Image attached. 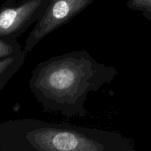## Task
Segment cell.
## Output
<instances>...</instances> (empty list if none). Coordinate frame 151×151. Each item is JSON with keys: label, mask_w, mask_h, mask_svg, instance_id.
<instances>
[{"label": "cell", "mask_w": 151, "mask_h": 151, "mask_svg": "<svg viewBox=\"0 0 151 151\" xmlns=\"http://www.w3.org/2000/svg\"><path fill=\"white\" fill-rule=\"evenodd\" d=\"M119 74L85 50H74L40 62L32 72L30 91L46 111L66 117L87 115L86 101Z\"/></svg>", "instance_id": "1"}, {"label": "cell", "mask_w": 151, "mask_h": 151, "mask_svg": "<svg viewBox=\"0 0 151 151\" xmlns=\"http://www.w3.org/2000/svg\"><path fill=\"white\" fill-rule=\"evenodd\" d=\"M18 148L27 151H134L131 139L116 131L36 119L17 122Z\"/></svg>", "instance_id": "2"}, {"label": "cell", "mask_w": 151, "mask_h": 151, "mask_svg": "<svg viewBox=\"0 0 151 151\" xmlns=\"http://www.w3.org/2000/svg\"><path fill=\"white\" fill-rule=\"evenodd\" d=\"M94 0H50L45 13L35 24L25 42L24 52H30L47 35L69 23Z\"/></svg>", "instance_id": "3"}, {"label": "cell", "mask_w": 151, "mask_h": 151, "mask_svg": "<svg viewBox=\"0 0 151 151\" xmlns=\"http://www.w3.org/2000/svg\"><path fill=\"white\" fill-rule=\"evenodd\" d=\"M50 0H19L0 10V37L16 38L36 24Z\"/></svg>", "instance_id": "4"}, {"label": "cell", "mask_w": 151, "mask_h": 151, "mask_svg": "<svg viewBox=\"0 0 151 151\" xmlns=\"http://www.w3.org/2000/svg\"><path fill=\"white\" fill-rule=\"evenodd\" d=\"M26 54L19 50L10 55L0 58V78L10 72H15L24 63Z\"/></svg>", "instance_id": "5"}, {"label": "cell", "mask_w": 151, "mask_h": 151, "mask_svg": "<svg viewBox=\"0 0 151 151\" xmlns=\"http://www.w3.org/2000/svg\"><path fill=\"white\" fill-rule=\"evenodd\" d=\"M126 6L130 10L141 12L145 17L151 21V0H128Z\"/></svg>", "instance_id": "6"}, {"label": "cell", "mask_w": 151, "mask_h": 151, "mask_svg": "<svg viewBox=\"0 0 151 151\" xmlns=\"http://www.w3.org/2000/svg\"><path fill=\"white\" fill-rule=\"evenodd\" d=\"M20 49L16 42H7L0 39V58L10 55Z\"/></svg>", "instance_id": "7"}]
</instances>
